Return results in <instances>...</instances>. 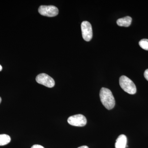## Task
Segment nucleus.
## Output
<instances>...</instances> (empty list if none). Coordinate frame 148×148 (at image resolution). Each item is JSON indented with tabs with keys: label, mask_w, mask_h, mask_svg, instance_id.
<instances>
[{
	"label": "nucleus",
	"mask_w": 148,
	"mask_h": 148,
	"mask_svg": "<svg viewBox=\"0 0 148 148\" xmlns=\"http://www.w3.org/2000/svg\"><path fill=\"white\" fill-rule=\"evenodd\" d=\"M100 97L101 103L106 109L110 110L113 108L115 105V101L110 89L102 88L100 90Z\"/></svg>",
	"instance_id": "1"
},
{
	"label": "nucleus",
	"mask_w": 148,
	"mask_h": 148,
	"mask_svg": "<svg viewBox=\"0 0 148 148\" xmlns=\"http://www.w3.org/2000/svg\"><path fill=\"white\" fill-rule=\"evenodd\" d=\"M119 84L122 89L130 94H135L137 92L136 86L130 79L123 75L119 78Z\"/></svg>",
	"instance_id": "2"
},
{
	"label": "nucleus",
	"mask_w": 148,
	"mask_h": 148,
	"mask_svg": "<svg viewBox=\"0 0 148 148\" xmlns=\"http://www.w3.org/2000/svg\"><path fill=\"white\" fill-rule=\"evenodd\" d=\"M140 47L145 50L148 51V39H143L139 42Z\"/></svg>",
	"instance_id": "10"
},
{
	"label": "nucleus",
	"mask_w": 148,
	"mask_h": 148,
	"mask_svg": "<svg viewBox=\"0 0 148 148\" xmlns=\"http://www.w3.org/2000/svg\"><path fill=\"white\" fill-rule=\"evenodd\" d=\"M10 137L6 134L0 135V146H4L10 143Z\"/></svg>",
	"instance_id": "9"
},
{
	"label": "nucleus",
	"mask_w": 148,
	"mask_h": 148,
	"mask_svg": "<svg viewBox=\"0 0 148 148\" xmlns=\"http://www.w3.org/2000/svg\"><path fill=\"white\" fill-rule=\"evenodd\" d=\"M38 12L43 16L53 17L58 15V10L53 5H41L38 9Z\"/></svg>",
	"instance_id": "3"
},
{
	"label": "nucleus",
	"mask_w": 148,
	"mask_h": 148,
	"mask_svg": "<svg viewBox=\"0 0 148 148\" xmlns=\"http://www.w3.org/2000/svg\"><path fill=\"white\" fill-rule=\"evenodd\" d=\"M144 76L146 79L148 81V69L146 70L144 73Z\"/></svg>",
	"instance_id": "11"
},
{
	"label": "nucleus",
	"mask_w": 148,
	"mask_h": 148,
	"mask_svg": "<svg viewBox=\"0 0 148 148\" xmlns=\"http://www.w3.org/2000/svg\"><path fill=\"white\" fill-rule=\"evenodd\" d=\"M1 97H0V103H1Z\"/></svg>",
	"instance_id": "15"
},
{
	"label": "nucleus",
	"mask_w": 148,
	"mask_h": 148,
	"mask_svg": "<svg viewBox=\"0 0 148 148\" xmlns=\"http://www.w3.org/2000/svg\"><path fill=\"white\" fill-rule=\"evenodd\" d=\"M31 148H45L42 146L38 145H35L32 146Z\"/></svg>",
	"instance_id": "12"
},
{
	"label": "nucleus",
	"mask_w": 148,
	"mask_h": 148,
	"mask_svg": "<svg viewBox=\"0 0 148 148\" xmlns=\"http://www.w3.org/2000/svg\"><path fill=\"white\" fill-rule=\"evenodd\" d=\"M127 143V138L124 135H121L119 136L116 139L115 144V148H125Z\"/></svg>",
	"instance_id": "7"
},
{
	"label": "nucleus",
	"mask_w": 148,
	"mask_h": 148,
	"mask_svg": "<svg viewBox=\"0 0 148 148\" xmlns=\"http://www.w3.org/2000/svg\"><path fill=\"white\" fill-rule=\"evenodd\" d=\"M68 122L69 124L73 126L83 127L86 125L87 120L84 116L78 114L69 117Z\"/></svg>",
	"instance_id": "4"
},
{
	"label": "nucleus",
	"mask_w": 148,
	"mask_h": 148,
	"mask_svg": "<svg viewBox=\"0 0 148 148\" xmlns=\"http://www.w3.org/2000/svg\"><path fill=\"white\" fill-rule=\"evenodd\" d=\"M36 81L38 83L49 88L53 87L55 85L54 79L45 73H41L38 75L36 77Z\"/></svg>",
	"instance_id": "5"
},
{
	"label": "nucleus",
	"mask_w": 148,
	"mask_h": 148,
	"mask_svg": "<svg viewBox=\"0 0 148 148\" xmlns=\"http://www.w3.org/2000/svg\"><path fill=\"white\" fill-rule=\"evenodd\" d=\"M83 38L86 41H90L92 37V30L91 24L88 21H83L81 24Z\"/></svg>",
	"instance_id": "6"
},
{
	"label": "nucleus",
	"mask_w": 148,
	"mask_h": 148,
	"mask_svg": "<svg viewBox=\"0 0 148 148\" xmlns=\"http://www.w3.org/2000/svg\"><path fill=\"white\" fill-rule=\"evenodd\" d=\"M77 148H89L87 146H81V147H79Z\"/></svg>",
	"instance_id": "13"
},
{
	"label": "nucleus",
	"mask_w": 148,
	"mask_h": 148,
	"mask_svg": "<svg viewBox=\"0 0 148 148\" xmlns=\"http://www.w3.org/2000/svg\"><path fill=\"white\" fill-rule=\"evenodd\" d=\"M132 18L130 16H126L120 18L116 21L117 25L120 27H128L132 23Z\"/></svg>",
	"instance_id": "8"
},
{
	"label": "nucleus",
	"mask_w": 148,
	"mask_h": 148,
	"mask_svg": "<svg viewBox=\"0 0 148 148\" xmlns=\"http://www.w3.org/2000/svg\"><path fill=\"white\" fill-rule=\"evenodd\" d=\"M2 66H1V65H0V71H1L2 70Z\"/></svg>",
	"instance_id": "14"
}]
</instances>
